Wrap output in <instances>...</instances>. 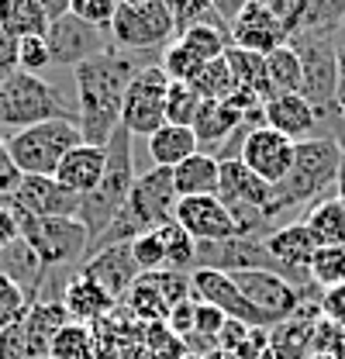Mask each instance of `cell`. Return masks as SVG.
<instances>
[{
  "label": "cell",
  "mask_w": 345,
  "mask_h": 359,
  "mask_svg": "<svg viewBox=\"0 0 345 359\" xmlns=\"http://www.w3.org/2000/svg\"><path fill=\"white\" fill-rule=\"evenodd\" d=\"M45 66H52V55H48L45 35H28V39H18V69H21V73L39 76Z\"/></svg>",
  "instance_id": "cell-43"
},
{
  "label": "cell",
  "mask_w": 345,
  "mask_h": 359,
  "mask_svg": "<svg viewBox=\"0 0 345 359\" xmlns=\"http://www.w3.org/2000/svg\"><path fill=\"white\" fill-rule=\"evenodd\" d=\"M345 18V0H307L297 28H339Z\"/></svg>",
  "instance_id": "cell-41"
},
{
  "label": "cell",
  "mask_w": 345,
  "mask_h": 359,
  "mask_svg": "<svg viewBox=\"0 0 345 359\" xmlns=\"http://www.w3.org/2000/svg\"><path fill=\"white\" fill-rule=\"evenodd\" d=\"M217 201L228 204V208H256L269 215V204H273V187L262 183V180L242 163V159H224L221 163V177H217ZM273 218V215H269Z\"/></svg>",
  "instance_id": "cell-19"
},
{
  "label": "cell",
  "mask_w": 345,
  "mask_h": 359,
  "mask_svg": "<svg viewBox=\"0 0 345 359\" xmlns=\"http://www.w3.org/2000/svg\"><path fill=\"white\" fill-rule=\"evenodd\" d=\"M172 222L180 224L194 242H224L235 238V222L231 211L215 197H180Z\"/></svg>",
  "instance_id": "cell-17"
},
{
  "label": "cell",
  "mask_w": 345,
  "mask_h": 359,
  "mask_svg": "<svg viewBox=\"0 0 345 359\" xmlns=\"http://www.w3.org/2000/svg\"><path fill=\"white\" fill-rule=\"evenodd\" d=\"M7 32L14 39H28V35H45L48 32V18L35 0H14L11 18H7Z\"/></svg>",
  "instance_id": "cell-36"
},
{
  "label": "cell",
  "mask_w": 345,
  "mask_h": 359,
  "mask_svg": "<svg viewBox=\"0 0 345 359\" xmlns=\"http://www.w3.org/2000/svg\"><path fill=\"white\" fill-rule=\"evenodd\" d=\"M62 308L69 314V321L93 325V321H104L107 314H114L118 301H114L100 283H93L90 276L76 273V276H69V283H66V290H62Z\"/></svg>",
  "instance_id": "cell-23"
},
{
  "label": "cell",
  "mask_w": 345,
  "mask_h": 359,
  "mask_svg": "<svg viewBox=\"0 0 345 359\" xmlns=\"http://www.w3.org/2000/svg\"><path fill=\"white\" fill-rule=\"evenodd\" d=\"M266 80H269V93H301V59L294 52V45H280L266 55Z\"/></svg>",
  "instance_id": "cell-29"
},
{
  "label": "cell",
  "mask_w": 345,
  "mask_h": 359,
  "mask_svg": "<svg viewBox=\"0 0 345 359\" xmlns=\"http://www.w3.org/2000/svg\"><path fill=\"white\" fill-rule=\"evenodd\" d=\"M131 245V256H135V266L138 273H156V269H166V245L159 238V231H145L138 235Z\"/></svg>",
  "instance_id": "cell-39"
},
{
  "label": "cell",
  "mask_w": 345,
  "mask_h": 359,
  "mask_svg": "<svg viewBox=\"0 0 345 359\" xmlns=\"http://www.w3.org/2000/svg\"><path fill=\"white\" fill-rule=\"evenodd\" d=\"M294 145H297V142H290L287 135L273 132V128H266V125H256L252 132L245 135V142H242V149H238V159H242L262 183L280 187V183L287 180V173L294 170Z\"/></svg>",
  "instance_id": "cell-13"
},
{
  "label": "cell",
  "mask_w": 345,
  "mask_h": 359,
  "mask_svg": "<svg viewBox=\"0 0 345 359\" xmlns=\"http://www.w3.org/2000/svg\"><path fill=\"white\" fill-rule=\"evenodd\" d=\"M39 7L45 11V18H48V25L55 21V18H62V14H69V0H35Z\"/></svg>",
  "instance_id": "cell-49"
},
{
  "label": "cell",
  "mask_w": 345,
  "mask_h": 359,
  "mask_svg": "<svg viewBox=\"0 0 345 359\" xmlns=\"http://www.w3.org/2000/svg\"><path fill=\"white\" fill-rule=\"evenodd\" d=\"M118 0H69V14L80 18L86 25L100 28V32H111V21L118 14Z\"/></svg>",
  "instance_id": "cell-42"
},
{
  "label": "cell",
  "mask_w": 345,
  "mask_h": 359,
  "mask_svg": "<svg viewBox=\"0 0 345 359\" xmlns=\"http://www.w3.org/2000/svg\"><path fill=\"white\" fill-rule=\"evenodd\" d=\"M176 190H172V170H163V166H152L149 173L135 180L125 208L114 215V222L104 228L100 238L90 242L86 256L107 249V245H125V242H135L138 235L145 231H159L163 224L172 222V211H176Z\"/></svg>",
  "instance_id": "cell-2"
},
{
  "label": "cell",
  "mask_w": 345,
  "mask_h": 359,
  "mask_svg": "<svg viewBox=\"0 0 345 359\" xmlns=\"http://www.w3.org/2000/svg\"><path fill=\"white\" fill-rule=\"evenodd\" d=\"M176 42L208 66V62L221 59L224 48H228V25L224 21H197V25L176 32Z\"/></svg>",
  "instance_id": "cell-28"
},
{
  "label": "cell",
  "mask_w": 345,
  "mask_h": 359,
  "mask_svg": "<svg viewBox=\"0 0 345 359\" xmlns=\"http://www.w3.org/2000/svg\"><path fill=\"white\" fill-rule=\"evenodd\" d=\"M145 55L107 48L73 69L76 83V125L86 145H107L121 128V104L128 83L145 69Z\"/></svg>",
  "instance_id": "cell-1"
},
{
  "label": "cell",
  "mask_w": 345,
  "mask_h": 359,
  "mask_svg": "<svg viewBox=\"0 0 345 359\" xmlns=\"http://www.w3.org/2000/svg\"><path fill=\"white\" fill-rule=\"evenodd\" d=\"M318 308H321V314H325L332 325H345V283L321 290V297H318Z\"/></svg>",
  "instance_id": "cell-44"
},
{
  "label": "cell",
  "mask_w": 345,
  "mask_h": 359,
  "mask_svg": "<svg viewBox=\"0 0 345 359\" xmlns=\"http://www.w3.org/2000/svg\"><path fill=\"white\" fill-rule=\"evenodd\" d=\"M228 276L235 280L242 297L256 308V314L262 318L266 328L287 321L301 308V290L294 283H287L283 276L269 273V269H238V273H228Z\"/></svg>",
  "instance_id": "cell-11"
},
{
  "label": "cell",
  "mask_w": 345,
  "mask_h": 359,
  "mask_svg": "<svg viewBox=\"0 0 345 359\" xmlns=\"http://www.w3.org/2000/svg\"><path fill=\"white\" fill-rule=\"evenodd\" d=\"M287 42L301 59V97L318 111L339 107V52H335V28H297Z\"/></svg>",
  "instance_id": "cell-6"
},
{
  "label": "cell",
  "mask_w": 345,
  "mask_h": 359,
  "mask_svg": "<svg viewBox=\"0 0 345 359\" xmlns=\"http://www.w3.org/2000/svg\"><path fill=\"white\" fill-rule=\"evenodd\" d=\"M128 297V314L135 321H142V325H152V321H166V314H170V304L156 294V287H149L142 276L131 283V290L125 294Z\"/></svg>",
  "instance_id": "cell-33"
},
{
  "label": "cell",
  "mask_w": 345,
  "mask_h": 359,
  "mask_svg": "<svg viewBox=\"0 0 345 359\" xmlns=\"http://www.w3.org/2000/svg\"><path fill=\"white\" fill-rule=\"evenodd\" d=\"M335 52H339V73H342V83H345V18H342V25L335 28Z\"/></svg>",
  "instance_id": "cell-50"
},
{
  "label": "cell",
  "mask_w": 345,
  "mask_h": 359,
  "mask_svg": "<svg viewBox=\"0 0 345 359\" xmlns=\"http://www.w3.org/2000/svg\"><path fill=\"white\" fill-rule=\"evenodd\" d=\"M0 80H4V73H0Z\"/></svg>",
  "instance_id": "cell-53"
},
{
  "label": "cell",
  "mask_w": 345,
  "mask_h": 359,
  "mask_svg": "<svg viewBox=\"0 0 345 359\" xmlns=\"http://www.w3.org/2000/svg\"><path fill=\"white\" fill-rule=\"evenodd\" d=\"M172 14V25L176 32L197 25V21H221L215 14V0H163Z\"/></svg>",
  "instance_id": "cell-40"
},
{
  "label": "cell",
  "mask_w": 345,
  "mask_h": 359,
  "mask_svg": "<svg viewBox=\"0 0 345 359\" xmlns=\"http://www.w3.org/2000/svg\"><path fill=\"white\" fill-rule=\"evenodd\" d=\"M159 238H163V245H166V269L172 273H194V259H197V242L180 228L176 222L163 224L159 228Z\"/></svg>",
  "instance_id": "cell-32"
},
{
  "label": "cell",
  "mask_w": 345,
  "mask_h": 359,
  "mask_svg": "<svg viewBox=\"0 0 345 359\" xmlns=\"http://www.w3.org/2000/svg\"><path fill=\"white\" fill-rule=\"evenodd\" d=\"M55 118L76 121V111L55 93L52 83H45L42 76L21 73V69L4 73V80H0V132L14 135L21 128L42 125V121H55Z\"/></svg>",
  "instance_id": "cell-5"
},
{
  "label": "cell",
  "mask_w": 345,
  "mask_h": 359,
  "mask_svg": "<svg viewBox=\"0 0 345 359\" xmlns=\"http://www.w3.org/2000/svg\"><path fill=\"white\" fill-rule=\"evenodd\" d=\"M249 335H252V328H249V325L224 318V325H221V332H217V339H215V346L217 349H235V346H242Z\"/></svg>",
  "instance_id": "cell-45"
},
{
  "label": "cell",
  "mask_w": 345,
  "mask_h": 359,
  "mask_svg": "<svg viewBox=\"0 0 345 359\" xmlns=\"http://www.w3.org/2000/svg\"><path fill=\"white\" fill-rule=\"evenodd\" d=\"M83 276H90L93 283H100L114 301H121L125 294L131 290V283L142 276L138 266H135V256H131V245H107L93 256H86L83 266H80Z\"/></svg>",
  "instance_id": "cell-18"
},
{
  "label": "cell",
  "mask_w": 345,
  "mask_h": 359,
  "mask_svg": "<svg viewBox=\"0 0 345 359\" xmlns=\"http://www.w3.org/2000/svg\"><path fill=\"white\" fill-rule=\"evenodd\" d=\"M183 359H204V356H197V353H187V356H183Z\"/></svg>",
  "instance_id": "cell-52"
},
{
  "label": "cell",
  "mask_w": 345,
  "mask_h": 359,
  "mask_svg": "<svg viewBox=\"0 0 345 359\" xmlns=\"http://www.w3.org/2000/svg\"><path fill=\"white\" fill-rule=\"evenodd\" d=\"M107 35H111V48L145 55V52H156V48L170 45L176 39V25H172V14L163 0L121 4Z\"/></svg>",
  "instance_id": "cell-9"
},
{
  "label": "cell",
  "mask_w": 345,
  "mask_h": 359,
  "mask_svg": "<svg viewBox=\"0 0 345 359\" xmlns=\"http://www.w3.org/2000/svg\"><path fill=\"white\" fill-rule=\"evenodd\" d=\"M301 224L311 231V238L321 245H345V201L339 197H318Z\"/></svg>",
  "instance_id": "cell-25"
},
{
  "label": "cell",
  "mask_w": 345,
  "mask_h": 359,
  "mask_svg": "<svg viewBox=\"0 0 345 359\" xmlns=\"http://www.w3.org/2000/svg\"><path fill=\"white\" fill-rule=\"evenodd\" d=\"M18 180H21V173L14 170V163H11V156H7V142H4V135H0V197H11L14 187H18Z\"/></svg>",
  "instance_id": "cell-46"
},
{
  "label": "cell",
  "mask_w": 345,
  "mask_h": 359,
  "mask_svg": "<svg viewBox=\"0 0 345 359\" xmlns=\"http://www.w3.org/2000/svg\"><path fill=\"white\" fill-rule=\"evenodd\" d=\"M287 39H290V28L259 0H249L228 25V45L256 52V55H269L273 48L287 45Z\"/></svg>",
  "instance_id": "cell-14"
},
{
  "label": "cell",
  "mask_w": 345,
  "mask_h": 359,
  "mask_svg": "<svg viewBox=\"0 0 345 359\" xmlns=\"http://www.w3.org/2000/svg\"><path fill=\"white\" fill-rule=\"evenodd\" d=\"M307 273H311V283L318 290H328V287L345 283V245H321L311 256Z\"/></svg>",
  "instance_id": "cell-31"
},
{
  "label": "cell",
  "mask_w": 345,
  "mask_h": 359,
  "mask_svg": "<svg viewBox=\"0 0 345 359\" xmlns=\"http://www.w3.org/2000/svg\"><path fill=\"white\" fill-rule=\"evenodd\" d=\"M7 204V201H4ZM18 218V235L21 242L39 256L45 269H69L73 263L86 259L90 235L76 218H32L18 208H11Z\"/></svg>",
  "instance_id": "cell-8"
},
{
  "label": "cell",
  "mask_w": 345,
  "mask_h": 359,
  "mask_svg": "<svg viewBox=\"0 0 345 359\" xmlns=\"http://www.w3.org/2000/svg\"><path fill=\"white\" fill-rule=\"evenodd\" d=\"M201 97L190 83H170L166 90V125H180V128H194V118L201 111Z\"/></svg>",
  "instance_id": "cell-35"
},
{
  "label": "cell",
  "mask_w": 345,
  "mask_h": 359,
  "mask_svg": "<svg viewBox=\"0 0 345 359\" xmlns=\"http://www.w3.org/2000/svg\"><path fill=\"white\" fill-rule=\"evenodd\" d=\"M4 142H7V156L21 177H55L59 163L66 159L69 149H76L83 142V135H80L76 121L55 118V121H42V125L7 135Z\"/></svg>",
  "instance_id": "cell-7"
},
{
  "label": "cell",
  "mask_w": 345,
  "mask_h": 359,
  "mask_svg": "<svg viewBox=\"0 0 345 359\" xmlns=\"http://www.w3.org/2000/svg\"><path fill=\"white\" fill-rule=\"evenodd\" d=\"M118 4H149V0H118Z\"/></svg>",
  "instance_id": "cell-51"
},
{
  "label": "cell",
  "mask_w": 345,
  "mask_h": 359,
  "mask_svg": "<svg viewBox=\"0 0 345 359\" xmlns=\"http://www.w3.org/2000/svg\"><path fill=\"white\" fill-rule=\"evenodd\" d=\"M32 218H76L80 197L69 194L55 177H21L11 197H0Z\"/></svg>",
  "instance_id": "cell-15"
},
{
  "label": "cell",
  "mask_w": 345,
  "mask_h": 359,
  "mask_svg": "<svg viewBox=\"0 0 345 359\" xmlns=\"http://www.w3.org/2000/svg\"><path fill=\"white\" fill-rule=\"evenodd\" d=\"M194 152H201L194 128H180V125H163L156 135H149V156L156 166L176 170L183 159H190Z\"/></svg>",
  "instance_id": "cell-26"
},
{
  "label": "cell",
  "mask_w": 345,
  "mask_h": 359,
  "mask_svg": "<svg viewBox=\"0 0 345 359\" xmlns=\"http://www.w3.org/2000/svg\"><path fill=\"white\" fill-rule=\"evenodd\" d=\"M217 177L221 163L215 159V152H194L172 170V190L176 197H215Z\"/></svg>",
  "instance_id": "cell-24"
},
{
  "label": "cell",
  "mask_w": 345,
  "mask_h": 359,
  "mask_svg": "<svg viewBox=\"0 0 345 359\" xmlns=\"http://www.w3.org/2000/svg\"><path fill=\"white\" fill-rule=\"evenodd\" d=\"M190 87L197 90L201 100H228V97L235 93V80H231V69H228L224 55L215 59V62H208V66L190 80Z\"/></svg>",
  "instance_id": "cell-34"
},
{
  "label": "cell",
  "mask_w": 345,
  "mask_h": 359,
  "mask_svg": "<svg viewBox=\"0 0 345 359\" xmlns=\"http://www.w3.org/2000/svg\"><path fill=\"white\" fill-rule=\"evenodd\" d=\"M245 4H249V0H215V14L224 21V25H231V18H235Z\"/></svg>",
  "instance_id": "cell-48"
},
{
  "label": "cell",
  "mask_w": 345,
  "mask_h": 359,
  "mask_svg": "<svg viewBox=\"0 0 345 359\" xmlns=\"http://www.w3.org/2000/svg\"><path fill=\"white\" fill-rule=\"evenodd\" d=\"M224 62H228V69H231L235 90L252 93L262 104L273 97V93H269V80H266V55H256V52H245V48L228 45V48H224Z\"/></svg>",
  "instance_id": "cell-27"
},
{
  "label": "cell",
  "mask_w": 345,
  "mask_h": 359,
  "mask_svg": "<svg viewBox=\"0 0 345 359\" xmlns=\"http://www.w3.org/2000/svg\"><path fill=\"white\" fill-rule=\"evenodd\" d=\"M166 90H170V76L149 62L125 90V104H121V128L128 135H156L166 125Z\"/></svg>",
  "instance_id": "cell-10"
},
{
  "label": "cell",
  "mask_w": 345,
  "mask_h": 359,
  "mask_svg": "<svg viewBox=\"0 0 345 359\" xmlns=\"http://www.w3.org/2000/svg\"><path fill=\"white\" fill-rule=\"evenodd\" d=\"M190 294H194L197 301L217 308V311L224 314V318H231V321H242V325H249V328H266L262 318L256 314V308H252V304L242 297V290L235 287V280H231L228 273H221V269H194V273H190Z\"/></svg>",
  "instance_id": "cell-16"
},
{
  "label": "cell",
  "mask_w": 345,
  "mask_h": 359,
  "mask_svg": "<svg viewBox=\"0 0 345 359\" xmlns=\"http://www.w3.org/2000/svg\"><path fill=\"white\" fill-rule=\"evenodd\" d=\"M104 166H107V149H104V145H86V142H80V145H76V149H69V152H66V159L59 163L55 180H59L69 194L86 197V194L100 183Z\"/></svg>",
  "instance_id": "cell-22"
},
{
  "label": "cell",
  "mask_w": 345,
  "mask_h": 359,
  "mask_svg": "<svg viewBox=\"0 0 345 359\" xmlns=\"http://www.w3.org/2000/svg\"><path fill=\"white\" fill-rule=\"evenodd\" d=\"M342 87H345V83H342Z\"/></svg>",
  "instance_id": "cell-54"
},
{
  "label": "cell",
  "mask_w": 345,
  "mask_h": 359,
  "mask_svg": "<svg viewBox=\"0 0 345 359\" xmlns=\"http://www.w3.org/2000/svg\"><path fill=\"white\" fill-rule=\"evenodd\" d=\"M342 159H345V149L335 138L314 135V138L297 142L294 145V170L287 173V180L280 187H273V204H269L273 222L290 215L301 204H314L328 187H335Z\"/></svg>",
  "instance_id": "cell-3"
},
{
  "label": "cell",
  "mask_w": 345,
  "mask_h": 359,
  "mask_svg": "<svg viewBox=\"0 0 345 359\" xmlns=\"http://www.w3.org/2000/svg\"><path fill=\"white\" fill-rule=\"evenodd\" d=\"M48 359H97V335L90 325H62L52 342H48Z\"/></svg>",
  "instance_id": "cell-30"
},
{
  "label": "cell",
  "mask_w": 345,
  "mask_h": 359,
  "mask_svg": "<svg viewBox=\"0 0 345 359\" xmlns=\"http://www.w3.org/2000/svg\"><path fill=\"white\" fill-rule=\"evenodd\" d=\"M107 39H111L107 32L86 25V21L73 18V14L55 18L48 25V32H45V45H48L52 66H62V69H76V66H83L86 59L107 52L111 48Z\"/></svg>",
  "instance_id": "cell-12"
},
{
  "label": "cell",
  "mask_w": 345,
  "mask_h": 359,
  "mask_svg": "<svg viewBox=\"0 0 345 359\" xmlns=\"http://www.w3.org/2000/svg\"><path fill=\"white\" fill-rule=\"evenodd\" d=\"M107 149V166H104V177L100 183L80 197V211H76V222L86 228L90 242L104 235V228L114 222V215L125 208L131 187H135V156H131V135L128 128H118L111 135V142L104 145ZM90 249V245H86Z\"/></svg>",
  "instance_id": "cell-4"
},
{
  "label": "cell",
  "mask_w": 345,
  "mask_h": 359,
  "mask_svg": "<svg viewBox=\"0 0 345 359\" xmlns=\"http://www.w3.org/2000/svg\"><path fill=\"white\" fill-rule=\"evenodd\" d=\"M262 125L287 135L290 142H304V138H314L318 132V111L301 93H280L262 104Z\"/></svg>",
  "instance_id": "cell-21"
},
{
  "label": "cell",
  "mask_w": 345,
  "mask_h": 359,
  "mask_svg": "<svg viewBox=\"0 0 345 359\" xmlns=\"http://www.w3.org/2000/svg\"><path fill=\"white\" fill-rule=\"evenodd\" d=\"M18 238H21V235H18V218H14L11 204L0 201V249H7V245L18 242Z\"/></svg>",
  "instance_id": "cell-47"
},
{
  "label": "cell",
  "mask_w": 345,
  "mask_h": 359,
  "mask_svg": "<svg viewBox=\"0 0 345 359\" xmlns=\"http://www.w3.org/2000/svg\"><path fill=\"white\" fill-rule=\"evenodd\" d=\"M159 69L170 76V83H190L201 69H204V62L194 55V52H187L183 45L172 39L166 45V52H163V62H159Z\"/></svg>",
  "instance_id": "cell-38"
},
{
  "label": "cell",
  "mask_w": 345,
  "mask_h": 359,
  "mask_svg": "<svg viewBox=\"0 0 345 359\" xmlns=\"http://www.w3.org/2000/svg\"><path fill=\"white\" fill-rule=\"evenodd\" d=\"M28 308H32V297H28L11 276L0 273V332L21 325L25 314H28Z\"/></svg>",
  "instance_id": "cell-37"
},
{
  "label": "cell",
  "mask_w": 345,
  "mask_h": 359,
  "mask_svg": "<svg viewBox=\"0 0 345 359\" xmlns=\"http://www.w3.org/2000/svg\"><path fill=\"white\" fill-rule=\"evenodd\" d=\"M318 318H321L318 301H301V308L290 314L287 321L273 325V332L266 335V349L273 353V359L307 356V349L314 342V332H318Z\"/></svg>",
  "instance_id": "cell-20"
}]
</instances>
